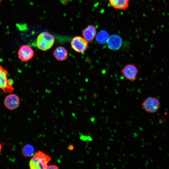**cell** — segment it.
I'll list each match as a JSON object with an SVG mask.
<instances>
[{"label":"cell","instance_id":"cell-17","mask_svg":"<svg viewBox=\"0 0 169 169\" xmlns=\"http://www.w3.org/2000/svg\"><path fill=\"white\" fill-rule=\"evenodd\" d=\"M4 144V143H2L0 142V152H1L3 148V146Z\"/></svg>","mask_w":169,"mask_h":169},{"label":"cell","instance_id":"cell-14","mask_svg":"<svg viewBox=\"0 0 169 169\" xmlns=\"http://www.w3.org/2000/svg\"><path fill=\"white\" fill-rule=\"evenodd\" d=\"M109 37L107 32L101 30L98 33L95 37L96 40L99 43L104 44L107 43Z\"/></svg>","mask_w":169,"mask_h":169},{"label":"cell","instance_id":"cell-13","mask_svg":"<svg viewBox=\"0 0 169 169\" xmlns=\"http://www.w3.org/2000/svg\"><path fill=\"white\" fill-rule=\"evenodd\" d=\"M21 152L23 155L25 157L32 156L34 153V148L31 144H27L22 147Z\"/></svg>","mask_w":169,"mask_h":169},{"label":"cell","instance_id":"cell-16","mask_svg":"<svg viewBox=\"0 0 169 169\" xmlns=\"http://www.w3.org/2000/svg\"><path fill=\"white\" fill-rule=\"evenodd\" d=\"M68 148L69 150H72L74 149V146L72 145H70L68 146Z\"/></svg>","mask_w":169,"mask_h":169},{"label":"cell","instance_id":"cell-4","mask_svg":"<svg viewBox=\"0 0 169 169\" xmlns=\"http://www.w3.org/2000/svg\"><path fill=\"white\" fill-rule=\"evenodd\" d=\"M142 106L146 112L153 113L159 110L160 103L157 98L153 97H149L144 101Z\"/></svg>","mask_w":169,"mask_h":169},{"label":"cell","instance_id":"cell-3","mask_svg":"<svg viewBox=\"0 0 169 169\" xmlns=\"http://www.w3.org/2000/svg\"><path fill=\"white\" fill-rule=\"evenodd\" d=\"M8 72L0 65V89L5 94L12 93L14 90V81L12 79H8Z\"/></svg>","mask_w":169,"mask_h":169},{"label":"cell","instance_id":"cell-5","mask_svg":"<svg viewBox=\"0 0 169 169\" xmlns=\"http://www.w3.org/2000/svg\"><path fill=\"white\" fill-rule=\"evenodd\" d=\"M123 77L127 80L133 81L136 79L138 69L135 64H129L125 65L120 71Z\"/></svg>","mask_w":169,"mask_h":169},{"label":"cell","instance_id":"cell-11","mask_svg":"<svg viewBox=\"0 0 169 169\" xmlns=\"http://www.w3.org/2000/svg\"><path fill=\"white\" fill-rule=\"evenodd\" d=\"M53 55L58 61H63L67 59L68 53L67 50L64 47L59 46L54 50Z\"/></svg>","mask_w":169,"mask_h":169},{"label":"cell","instance_id":"cell-2","mask_svg":"<svg viewBox=\"0 0 169 169\" xmlns=\"http://www.w3.org/2000/svg\"><path fill=\"white\" fill-rule=\"evenodd\" d=\"M54 42L55 38L52 34L47 32H43L38 36L36 44L39 49L46 51L52 48Z\"/></svg>","mask_w":169,"mask_h":169},{"label":"cell","instance_id":"cell-7","mask_svg":"<svg viewBox=\"0 0 169 169\" xmlns=\"http://www.w3.org/2000/svg\"><path fill=\"white\" fill-rule=\"evenodd\" d=\"M20 101V98L17 95L11 93L5 97L4 104L7 109L13 110L19 107Z\"/></svg>","mask_w":169,"mask_h":169},{"label":"cell","instance_id":"cell-1","mask_svg":"<svg viewBox=\"0 0 169 169\" xmlns=\"http://www.w3.org/2000/svg\"><path fill=\"white\" fill-rule=\"evenodd\" d=\"M50 156L43 151H38L34 153L29 162L31 169H47L48 163L51 161Z\"/></svg>","mask_w":169,"mask_h":169},{"label":"cell","instance_id":"cell-12","mask_svg":"<svg viewBox=\"0 0 169 169\" xmlns=\"http://www.w3.org/2000/svg\"><path fill=\"white\" fill-rule=\"evenodd\" d=\"M130 0H109L110 6L118 10H125L129 6Z\"/></svg>","mask_w":169,"mask_h":169},{"label":"cell","instance_id":"cell-10","mask_svg":"<svg viewBox=\"0 0 169 169\" xmlns=\"http://www.w3.org/2000/svg\"><path fill=\"white\" fill-rule=\"evenodd\" d=\"M83 38L87 41H93L97 34V30L95 27L89 24L82 31Z\"/></svg>","mask_w":169,"mask_h":169},{"label":"cell","instance_id":"cell-6","mask_svg":"<svg viewBox=\"0 0 169 169\" xmlns=\"http://www.w3.org/2000/svg\"><path fill=\"white\" fill-rule=\"evenodd\" d=\"M71 45L75 51L79 53H82L87 49L88 43L83 37L76 36L72 39Z\"/></svg>","mask_w":169,"mask_h":169},{"label":"cell","instance_id":"cell-8","mask_svg":"<svg viewBox=\"0 0 169 169\" xmlns=\"http://www.w3.org/2000/svg\"><path fill=\"white\" fill-rule=\"evenodd\" d=\"M35 52L32 47L27 45H23L19 49L18 58L23 62L28 61L33 57Z\"/></svg>","mask_w":169,"mask_h":169},{"label":"cell","instance_id":"cell-15","mask_svg":"<svg viewBox=\"0 0 169 169\" xmlns=\"http://www.w3.org/2000/svg\"><path fill=\"white\" fill-rule=\"evenodd\" d=\"M47 169H59V167L58 166L56 165H50L48 166Z\"/></svg>","mask_w":169,"mask_h":169},{"label":"cell","instance_id":"cell-18","mask_svg":"<svg viewBox=\"0 0 169 169\" xmlns=\"http://www.w3.org/2000/svg\"><path fill=\"white\" fill-rule=\"evenodd\" d=\"M3 0H0V4L1 2L3 1Z\"/></svg>","mask_w":169,"mask_h":169},{"label":"cell","instance_id":"cell-9","mask_svg":"<svg viewBox=\"0 0 169 169\" xmlns=\"http://www.w3.org/2000/svg\"><path fill=\"white\" fill-rule=\"evenodd\" d=\"M122 39L119 35L114 34L109 37L107 43L108 47L113 50L119 49L122 44Z\"/></svg>","mask_w":169,"mask_h":169}]
</instances>
